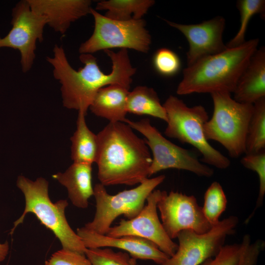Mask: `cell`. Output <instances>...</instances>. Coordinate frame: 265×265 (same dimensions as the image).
<instances>
[{"instance_id": "30bf717a", "label": "cell", "mask_w": 265, "mask_h": 265, "mask_svg": "<svg viewBox=\"0 0 265 265\" xmlns=\"http://www.w3.org/2000/svg\"><path fill=\"white\" fill-rule=\"evenodd\" d=\"M238 222V218L231 215L204 234L181 231L177 237L179 244L176 252L160 265H200L217 254L227 237L235 233Z\"/></svg>"}, {"instance_id": "52a82bcc", "label": "cell", "mask_w": 265, "mask_h": 265, "mask_svg": "<svg viewBox=\"0 0 265 265\" xmlns=\"http://www.w3.org/2000/svg\"><path fill=\"white\" fill-rule=\"evenodd\" d=\"M165 178L164 175L147 178L137 186L115 195L108 194L105 186L101 183L96 184L93 195L96 201L95 216L84 227L95 233L106 235L119 216L124 215L128 219L135 217L143 209L150 194Z\"/></svg>"}, {"instance_id": "4dcf8cb0", "label": "cell", "mask_w": 265, "mask_h": 265, "mask_svg": "<svg viewBox=\"0 0 265 265\" xmlns=\"http://www.w3.org/2000/svg\"><path fill=\"white\" fill-rule=\"evenodd\" d=\"M264 244L260 240L251 242L250 236L245 235L240 243L241 252L238 265H256Z\"/></svg>"}, {"instance_id": "5bb4252c", "label": "cell", "mask_w": 265, "mask_h": 265, "mask_svg": "<svg viewBox=\"0 0 265 265\" xmlns=\"http://www.w3.org/2000/svg\"><path fill=\"white\" fill-rule=\"evenodd\" d=\"M171 26L178 29L187 40V66L207 56L225 51L227 48L223 40L225 20L217 16L197 24H182L165 20Z\"/></svg>"}, {"instance_id": "ba28073f", "label": "cell", "mask_w": 265, "mask_h": 265, "mask_svg": "<svg viewBox=\"0 0 265 265\" xmlns=\"http://www.w3.org/2000/svg\"><path fill=\"white\" fill-rule=\"evenodd\" d=\"M90 14L94 19V29L90 38L80 45L81 54H92L115 48L131 49L143 53L150 50L151 36L142 19L112 20L92 8Z\"/></svg>"}, {"instance_id": "8fae6325", "label": "cell", "mask_w": 265, "mask_h": 265, "mask_svg": "<svg viewBox=\"0 0 265 265\" xmlns=\"http://www.w3.org/2000/svg\"><path fill=\"white\" fill-rule=\"evenodd\" d=\"M12 16V28L5 37H0V48L8 47L19 51L22 70L26 73L33 64L37 41H43L47 19L33 12L27 0H21L16 4Z\"/></svg>"}, {"instance_id": "6da1fadb", "label": "cell", "mask_w": 265, "mask_h": 265, "mask_svg": "<svg viewBox=\"0 0 265 265\" xmlns=\"http://www.w3.org/2000/svg\"><path fill=\"white\" fill-rule=\"evenodd\" d=\"M110 58L112 69L106 74L100 69L97 58L92 54L80 56L84 64L78 71L70 64L62 46L55 45L53 56L47 61L53 67V75L61 84L63 106L68 109L78 110L85 115L98 91L106 85L118 84L129 89L132 76L136 69L132 66L128 50L122 49L117 53L110 50L104 51Z\"/></svg>"}, {"instance_id": "484cf974", "label": "cell", "mask_w": 265, "mask_h": 265, "mask_svg": "<svg viewBox=\"0 0 265 265\" xmlns=\"http://www.w3.org/2000/svg\"><path fill=\"white\" fill-rule=\"evenodd\" d=\"M85 255L92 265H138L136 260L128 253L115 252L108 247L86 248Z\"/></svg>"}, {"instance_id": "cb8c5ba5", "label": "cell", "mask_w": 265, "mask_h": 265, "mask_svg": "<svg viewBox=\"0 0 265 265\" xmlns=\"http://www.w3.org/2000/svg\"><path fill=\"white\" fill-rule=\"evenodd\" d=\"M240 14V26L235 36L226 45L232 48L243 44L249 23L252 17L260 14L265 17V1L264 0H239L236 4Z\"/></svg>"}, {"instance_id": "2e32d148", "label": "cell", "mask_w": 265, "mask_h": 265, "mask_svg": "<svg viewBox=\"0 0 265 265\" xmlns=\"http://www.w3.org/2000/svg\"><path fill=\"white\" fill-rule=\"evenodd\" d=\"M32 11L45 16L47 25L64 34L72 23L90 14L89 0H27Z\"/></svg>"}, {"instance_id": "f546056e", "label": "cell", "mask_w": 265, "mask_h": 265, "mask_svg": "<svg viewBox=\"0 0 265 265\" xmlns=\"http://www.w3.org/2000/svg\"><path fill=\"white\" fill-rule=\"evenodd\" d=\"M45 265H92L85 254L62 249L53 254Z\"/></svg>"}, {"instance_id": "d6986e66", "label": "cell", "mask_w": 265, "mask_h": 265, "mask_svg": "<svg viewBox=\"0 0 265 265\" xmlns=\"http://www.w3.org/2000/svg\"><path fill=\"white\" fill-rule=\"evenodd\" d=\"M129 93L128 89L118 84L104 87L98 91L89 108L95 115L109 122L125 123Z\"/></svg>"}, {"instance_id": "7c38bea8", "label": "cell", "mask_w": 265, "mask_h": 265, "mask_svg": "<svg viewBox=\"0 0 265 265\" xmlns=\"http://www.w3.org/2000/svg\"><path fill=\"white\" fill-rule=\"evenodd\" d=\"M161 223L170 238L184 230L204 234L212 226L205 218L193 195L171 191H161L157 204Z\"/></svg>"}, {"instance_id": "44dd1931", "label": "cell", "mask_w": 265, "mask_h": 265, "mask_svg": "<svg viewBox=\"0 0 265 265\" xmlns=\"http://www.w3.org/2000/svg\"><path fill=\"white\" fill-rule=\"evenodd\" d=\"M127 112L147 115L167 122L166 112L155 90L146 86H138L129 92L127 102Z\"/></svg>"}, {"instance_id": "9a60e30c", "label": "cell", "mask_w": 265, "mask_h": 265, "mask_svg": "<svg viewBox=\"0 0 265 265\" xmlns=\"http://www.w3.org/2000/svg\"><path fill=\"white\" fill-rule=\"evenodd\" d=\"M77 234L87 248L115 247L127 251L135 260H151L160 265L169 257L153 242L137 237H112L89 231L84 227L77 229Z\"/></svg>"}, {"instance_id": "8992f818", "label": "cell", "mask_w": 265, "mask_h": 265, "mask_svg": "<svg viewBox=\"0 0 265 265\" xmlns=\"http://www.w3.org/2000/svg\"><path fill=\"white\" fill-rule=\"evenodd\" d=\"M213 104L212 117L204 125L206 139L221 144L230 157L237 158L245 153V142L253 105L235 101L231 94H211Z\"/></svg>"}, {"instance_id": "e0dca14e", "label": "cell", "mask_w": 265, "mask_h": 265, "mask_svg": "<svg viewBox=\"0 0 265 265\" xmlns=\"http://www.w3.org/2000/svg\"><path fill=\"white\" fill-rule=\"evenodd\" d=\"M234 99L253 105L265 97V48L257 49L240 76L233 92Z\"/></svg>"}, {"instance_id": "7a4b0ae2", "label": "cell", "mask_w": 265, "mask_h": 265, "mask_svg": "<svg viewBox=\"0 0 265 265\" xmlns=\"http://www.w3.org/2000/svg\"><path fill=\"white\" fill-rule=\"evenodd\" d=\"M127 124L106 125L97 134L95 162L98 178L104 186L140 184L149 178L152 158L144 139Z\"/></svg>"}, {"instance_id": "f1b7e54d", "label": "cell", "mask_w": 265, "mask_h": 265, "mask_svg": "<svg viewBox=\"0 0 265 265\" xmlns=\"http://www.w3.org/2000/svg\"><path fill=\"white\" fill-rule=\"evenodd\" d=\"M241 252L240 243L223 245L214 257L200 265H238Z\"/></svg>"}, {"instance_id": "9c48e42d", "label": "cell", "mask_w": 265, "mask_h": 265, "mask_svg": "<svg viewBox=\"0 0 265 265\" xmlns=\"http://www.w3.org/2000/svg\"><path fill=\"white\" fill-rule=\"evenodd\" d=\"M125 123L145 137L144 140L152 152L149 177L167 169L186 170L205 177L213 175L212 168L200 160L192 151L180 147L164 137L151 125L149 119L138 121L127 119Z\"/></svg>"}, {"instance_id": "1f68e13d", "label": "cell", "mask_w": 265, "mask_h": 265, "mask_svg": "<svg viewBox=\"0 0 265 265\" xmlns=\"http://www.w3.org/2000/svg\"><path fill=\"white\" fill-rule=\"evenodd\" d=\"M9 250V245L7 242L0 243V262L3 261L7 256Z\"/></svg>"}, {"instance_id": "3957f363", "label": "cell", "mask_w": 265, "mask_h": 265, "mask_svg": "<svg viewBox=\"0 0 265 265\" xmlns=\"http://www.w3.org/2000/svg\"><path fill=\"white\" fill-rule=\"evenodd\" d=\"M259 43L258 38L252 39L187 66L183 70L177 94L233 93L240 76L258 49Z\"/></svg>"}, {"instance_id": "83f0119b", "label": "cell", "mask_w": 265, "mask_h": 265, "mask_svg": "<svg viewBox=\"0 0 265 265\" xmlns=\"http://www.w3.org/2000/svg\"><path fill=\"white\" fill-rule=\"evenodd\" d=\"M153 63L156 70L164 76H172L176 74L181 67L178 55L167 48H160L155 53Z\"/></svg>"}, {"instance_id": "4316f807", "label": "cell", "mask_w": 265, "mask_h": 265, "mask_svg": "<svg viewBox=\"0 0 265 265\" xmlns=\"http://www.w3.org/2000/svg\"><path fill=\"white\" fill-rule=\"evenodd\" d=\"M240 162L244 167L255 172L259 178V195L253 213L257 209L262 205L265 194V151L245 154V156L241 159Z\"/></svg>"}, {"instance_id": "277c9868", "label": "cell", "mask_w": 265, "mask_h": 265, "mask_svg": "<svg viewBox=\"0 0 265 265\" xmlns=\"http://www.w3.org/2000/svg\"><path fill=\"white\" fill-rule=\"evenodd\" d=\"M17 186L24 195L25 207L20 217L14 222L10 234L13 233L17 226L23 223L26 215L31 212L57 238L62 249L85 254L87 248L71 228L65 216L67 201L62 199L53 203L48 193L49 183L43 178L32 181L20 176Z\"/></svg>"}, {"instance_id": "ac0fdd59", "label": "cell", "mask_w": 265, "mask_h": 265, "mask_svg": "<svg viewBox=\"0 0 265 265\" xmlns=\"http://www.w3.org/2000/svg\"><path fill=\"white\" fill-rule=\"evenodd\" d=\"M67 189L68 197L79 208L85 209L89 199L94 195L92 184V164L75 163L64 172L52 176Z\"/></svg>"}, {"instance_id": "4fadbf2b", "label": "cell", "mask_w": 265, "mask_h": 265, "mask_svg": "<svg viewBox=\"0 0 265 265\" xmlns=\"http://www.w3.org/2000/svg\"><path fill=\"white\" fill-rule=\"evenodd\" d=\"M161 190H154L148 196L140 212L131 219H121L117 225L111 227L106 234L110 237L132 236L155 243L169 257L176 252L178 244L166 233L157 212V204Z\"/></svg>"}, {"instance_id": "ffe728a7", "label": "cell", "mask_w": 265, "mask_h": 265, "mask_svg": "<svg viewBox=\"0 0 265 265\" xmlns=\"http://www.w3.org/2000/svg\"><path fill=\"white\" fill-rule=\"evenodd\" d=\"M85 116L83 113H78L77 129L70 139L71 159L75 163L92 164L97 155V136L88 128Z\"/></svg>"}, {"instance_id": "5b68a950", "label": "cell", "mask_w": 265, "mask_h": 265, "mask_svg": "<svg viewBox=\"0 0 265 265\" xmlns=\"http://www.w3.org/2000/svg\"><path fill=\"white\" fill-rule=\"evenodd\" d=\"M163 106L167 117L164 131L166 136L194 147L201 154L200 160L207 165L221 169L229 167V159L213 147L205 136L204 125L209 116L203 106L189 107L182 100L172 95Z\"/></svg>"}, {"instance_id": "d4e9b609", "label": "cell", "mask_w": 265, "mask_h": 265, "mask_svg": "<svg viewBox=\"0 0 265 265\" xmlns=\"http://www.w3.org/2000/svg\"><path fill=\"white\" fill-rule=\"evenodd\" d=\"M227 204L226 195L222 186L213 182L208 188L204 195L203 214L212 227L219 222V217L225 211Z\"/></svg>"}, {"instance_id": "603a6c76", "label": "cell", "mask_w": 265, "mask_h": 265, "mask_svg": "<svg viewBox=\"0 0 265 265\" xmlns=\"http://www.w3.org/2000/svg\"><path fill=\"white\" fill-rule=\"evenodd\" d=\"M265 149V97L253 104L246 137L245 153H257Z\"/></svg>"}, {"instance_id": "7402d4cb", "label": "cell", "mask_w": 265, "mask_h": 265, "mask_svg": "<svg viewBox=\"0 0 265 265\" xmlns=\"http://www.w3.org/2000/svg\"><path fill=\"white\" fill-rule=\"evenodd\" d=\"M155 2L153 0H102L97 3L96 9L106 10L105 16L112 20H140Z\"/></svg>"}]
</instances>
